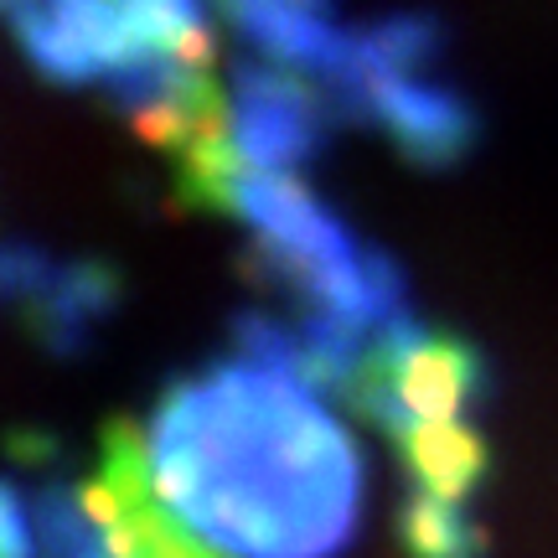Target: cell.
<instances>
[{"label": "cell", "instance_id": "6da1fadb", "mask_svg": "<svg viewBox=\"0 0 558 558\" xmlns=\"http://www.w3.org/2000/svg\"><path fill=\"white\" fill-rule=\"evenodd\" d=\"M104 439L160 518L218 558H337L357 527V445L284 367L233 352Z\"/></svg>", "mask_w": 558, "mask_h": 558}, {"label": "cell", "instance_id": "7a4b0ae2", "mask_svg": "<svg viewBox=\"0 0 558 558\" xmlns=\"http://www.w3.org/2000/svg\"><path fill=\"white\" fill-rule=\"evenodd\" d=\"M337 109L311 83L275 62H239L222 94L228 150L248 171H300L326 150Z\"/></svg>", "mask_w": 558, "mask_h": 558}, {"label": "cell", "instance_id": "3957f363", "mask_svg": "<svg viewBox=\"0 0 558 558\" xmlns=\"http://www.w3.org/2000/svg\"><path fill=\"white\" fill-rule=\"evenodd\" d=\"M0 21L16 32L21 58L52 83H104L135 47V26L120 0H0Z\"/></svg>", "mask_w": 558, "mask_h": 558}, {"label": "cell", "instance_id": "277c9868", "mask_svg": "<svg viewBox=\"0 0 558 558\" xmlns=\"http://www.w3.org/2000/svg\"><path fill=\"white\" fill-rule=\"evenodd\" d=\"M357 120L378 124L418 166H450L476 145V109L460 99L450 83L424 78L418 68L373 73L362 88Z\"/></svg>", "mask_w": 558, "mask_h": 558}, {"label": "cell", "instance_id": "5b68a950", "mask_svg": "<svg viewBox=\"0 0 558 558\" xmlns=\"http://www.w3.org/2000/svg\"><path fill=\"white\" fill-rule=\"evenodd\" d=\"M239 37L275 68H290L300 78H337V68L352 52V37L337 26L331 0H222Z\"/></svg>", "mask_w": 558, "mask_h": 558}, {"label": "cell", "instance_id": "8992f818", "mask_svg": "<svg viewBox=\"0 0 558 558\" xmlns=\"http://www.w3.org/2000/svg\"><path fill=\"white\" fill-rule=\"evenodd\" d=\"M120 311V275L104 259H58L47 290L32 300L26 326L52 357H78L94 347L104 320Z\"/></svg>", "mask_w": 558, "mask_h": 558}, {"label": "cell", "instance_id": "52a82bcc", "mask_svg": "<svg viewBox=\"0 0 558 558\" xmlns=\"http://www.w3.org/2000/svg\"><path fill=\"white\" fill-rule=\"evenodd\" d=\"M403 543L414 558H476L481 554V527L465 501L424 497L414 492L403 507Z\"/></svg>", "mask_w": 558, "mask_h": 558}, {"label": "cell", "instance_id": "ba28073f", "mask_svg": "<svg viewBox=\"0 0 558 558\" xmlns=\"http://www.w3.org/2000/svg\"><path fill=\"white\" fill-rule=\"evenodd\" d=\"M0 558H37L32 492H21V481L11 476H0Z\"/></svg>", "mask_w": 558, "mask_h": 558}]
</instances>
